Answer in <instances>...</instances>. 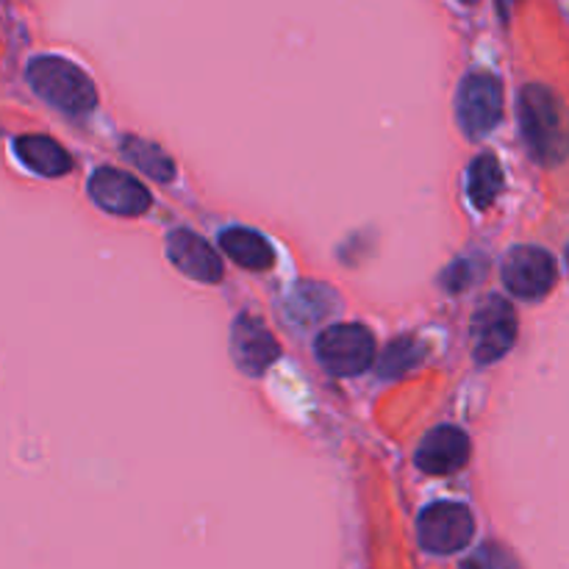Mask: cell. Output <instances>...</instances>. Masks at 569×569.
<instances>
[{
  "instance_id": "obj_11",
  "label": "cell",
  "mask_w": 569,
  "mask_h": 569,
  "mask_svg": "<svg viewBox=\"0 0 569 569\" xmlns=\"http://www.w3.org/2000/svg\"><path fill=\"white\" fill-rule=\"evenodd\" d=\"M167 256L172 259V264L183 272V276L194 278V281L214 283L222 278V264L220 256L214 253L209 242L203 237L192 231H172L167 237Z\"/></svg>"
},
{
  "instance_id": "obj_5",
  "label": "cell",
  "mask_w": 569,
  "mask_h": 569,
  "mask_svg": "<svg viewBox=\"0 0 569 569\" xmlns=\"http://www.w3.org/2000/svg\"><path fill=\"white\" fill-rule=\"evenodd\" d=\"M420 545L428 553L450 556L465 550L476 537V520L461 503H433L417 520Z\"/></svg>"
},
{
  "instance_id": "obj_13",
  "label": "cell",
  "mask_w": 569,
  "mask_h": 569,
  "mask_svg": "<svg viewBox=\"0 0 569 569\" xmlns=\"http://www.w3.org/2000/svg\"><path fill=\"white\" fill-rule=\"evenodd\" d=\"M220 244L244 270H270L272 261H276L272 244L250 228H228L220 237Z\"/></svg>"
},
{
  "instance_id": "obj_8",
  "label": "cell",
  "mask_w": 569,
  "mask_h": 569,
  "mask_svg": "<svg viewBox=\"0 0 569 569\" xmlns=\"http://www.w3.org/2000/svg\"><path fill=\"white\" fill-rule=\"evenodd\" d=\"M89 194L100 209L120 217H139L150 209V192L128 172L100 167L89 178Z\"/></svg>"
},
{
  "instance_id": "obj_6",
  "label": "cell",
  "mask_w": 569,
  "mask_h": 569,
  "mask_svg": "<svg viewBox=\"0 0 569 569\" xmlns=\"http://www.w3.org/2000/svg\"><path fill=\"white\" fill-rule=\"evenodd\" d=\"M517 339V315L503 298L492 295L472 317V350L478 365H495L511 350Z\"/></svg>"
},
{
  "instance_id": "obj_18",
  "label": "cell",
  "mask_w": 569,
  "mask_h": 569,
  "mask_svg": "<svg viewBox=\"0 0 569 569\" xmlns=\"http://www.w3.org/2000/svg\"><path fill=\"white\" fill-rule=\"evenodd\" d=\"M461 569H520V565H517V559L509 553V550L489 542V545H481L470 559H465Z\"/></svg>"
},
{
  "instance_id": "obj_7",
  "label": "cell",
  "mask_w": 569,
  "mask_h": 569,
  "mask_svg": "<svg viewBox=\"0 0 569 569\" xmlns=\"http://www.w3.org/2000/svg\"><path fill=\"white\" fill-rule=\"evenodd\" d=\"M559 270L548 250L515 248L503 261V281L522 300H539L553 289Z\"/></svg>"
},
{
  "instance_id": "obj_20",
  "label": "cell",
  "mask_w": 569,
  "mask_h": 569,
  "mask_svg": "<svg viewBox=\"0 0 569 569\" xmlns=\"http://www.w3.org/2000/svg\"><path fill=\"white\" fill-rule=\"evenodd\" d=\"M515 3H517V0H498V9H500V14H509V11L515 9Z\"/></svg>"
},
{
  "instance_id": "obj_1",
  "label": "cell",
  "mask_w": 569,
  "mask_h": 569,
  "mask_svg": "<svg viewBox=\"0 0 569 569\" xmlns=\"http://www.w3.org/2000/svg\"><path fill=\"white\" fill-rule=\"evenodd\" d=\"M28 83L33 92L64 114H89L98 106V89L92 78L61 56H37L28 64Z\"/></svg>"
},
{
  "instance_id": "obj_15",
  "label": "cell",
  "mask_w": 569,
  "mask_h": 569,
  "mask_svg": "<svg viewBox=\"0 0 569 569\" xmlns=\"http://www.w3.org/2000/svg\"><path fill=\"white\" fill-rule=\"evenodd\" d=\"M287 306L295 322L306 326V322H317L331 315V311H337V295L328 287H320V283H300Z\"/></svg>"
},
{
  "instance_id": "obj_12",
  "label": "cell",
  "mask_w": 569,
  "mask_h": 569,
  "mask_svg": "<svg viewBox=\"0 0 569 569\" xmlns=\"http://www.w3.org/2000/svg\"><path fill=\"white\" fill-rule=\"evenodd\" d=\"M14 153L28 170L44 178L64 176V172H70L72 167L70 153H67L59 142H53V139L48 137H33V133H28V137H17Z\"/></svg>"
},
{
  "instance_id": "obj_17",
  "label": "cell",
  "mask_w": 569,
  "mask_h": 569,
  "mask_svg": "<svg viewBox=\"0 0 569 569\" xmlns=\"http://www.w3.org/2000/svg\"><path fill=\"white\" fill-rule=\"evenodd\" d=\"M422 356H426V350H422V345L417 342L415 337H400L395 339L387 348V353L381 356L378 372H381L383 378H400L409 370H415L422 361Z\"/></svg>"
},
{
  "instance_id": "obj_16",
  "label": "cell",
  "mask_w": 569,
  "mask_h": 569,
  "mask_svg": "<svg viewBox=\"0 0 569 569\" xmlns=\"http://www.w3.org/2000/svg\"><path fill=\"white\" fill-rule=\"evenodd\" d=\"M122 153H126V159L131 161L137 170L148 172L156 181H172V176H176L172 159L167 153H161L153 142H144V139L139 137H128L126 142H122Z\"/></svg>"
},
{
  "instance_id": "obj_14",
  "label": "cell",
  "mask_w": 569,
  "mask_h": 569,
  "mask_svg": "<svg viewBox=\"0 0 569 569\" xmlns=\"http://www.w3.org/2000/svg\"><path fill=\"white\" fill-rule=\"evenodd\" d=\"M467 192L476 209H489L503 192V167L492 153H483L472 161L470 178H467Z\"/></svg>"
},
{
  "instance_id": "obj_4",
  "label": "cell",
  "mask_w": 569,
  "mask_h": 569,
  "mask_svg": "<svg viewBox=\"0 0 569 569\" xmlns=\"http://www.w3.org/2000/svg\"><path fill=\"white\" fill-rule=\"evenodd\" d=\"M456 117L470 139H481L503 117V83L492 72H470L456 94Z\"/></svg>"
},
{
  "instance_id": "obj_10",
  "label": "cell",
  "mask_w": 569,
  "mask_h": 569,
  "mask_svg": "<svg viewBox=\"0 0 569 569\" xmlns=\"http://www.w3.org/2000/svg\"><path fill=\"white\" fill-rule=\"evenodd\" d=\"M470 459V439L461 428L442 426L428 433L415 453V465L428 476H453Z\"/></svg>"
},
{
  "instance_id": "obj_3",
  "label": "cell",
  "mask_w": 569,
  "mask_h": 569,
  "mask_svg": "<svg viewBox=\"0 0 569 569\" xmlns=\"http://www.w3.org/2000/svg\"><path fill=\"white\" fill-rule=\"evenodd\" d=\"M317 361L331 376H361L376 359V339L365 326H333L317 337Z\"/></svg>"
},
{
  "instance_id": "obj_21",
  "label": "cell",
  "mask_w": 569,
  "mask_h": 569,
  "mask_svg": "<svg viewBox=\"0 0 569 569\" xmlns=\"http://www.w3.org/2000/svg\"><path fill=\"white\" fill-rule=\"evenodd\" d=\"M459 3H465V6H476V3H481V0H459Z\"/></svg>"
},
{
  "instance_id": "obj_2",
  "label": "cell",
  "mask_w": 569,
  "mask_h": 569,
  "mask_svg": "<svg viewBox=\"0 0 569 569\" xmlns=\"http://www.w3.org/2000/svg\"><path fill=\"white\" fill-rule=\"evenodd\" d=\"M522 139L531 148L533 159L542 164H559L567 153V133L561 103L548 87L531 83L520 92Z\"/></svg>"
},
{
  "instance_id": "obj_19",
  "label": "cell",
  "mask_w": 569,
  "mask_h": 569,
  "mask_svg": "<svg viewBox=\"0 0 569 569\" xmlns=\"http://www.w3.org/2000/svg\"><path fill=\"white\" fill-rule=\"evenodd\" d=\"M472 272H476V264H472V261H456V264L445 272V287H448L450 292H461V289H467L472 283Z\"/></svg>"
},
{
  "instance_id": "obj_9",
  "label": "cell",
  "mask_w": 569,
  "mask_h": 569,
  "mask_svg": "<svg viewBox=\"0 0 569 569\" xmlns=\"http://www.w3.org/2000/svg\"><path fill=\"white\" fill-rule=\"evenodd\" d=\"M231 350L233 365L244 372V376H261L272 361L278 359L281 348H278L276 337L267 331V326L256 317L242 315L233 322L231 333Z\"/></svg>"
}]
</instances>
